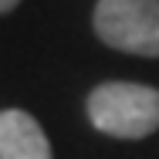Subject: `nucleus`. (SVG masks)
Here are the masks:
<instances>
[{"label": "nucleus", "mask_w": 159, "mask_h": 159, "mask_svg": "<svg viewBox=\"0 0 159 159\" xmlns=\"http://www.w3.org/2000/svg\"><path fill=\"white\" fill-rule=\"evenodd\" d=\"M88 119L115 139H146L159 129V88L135 81H105L88 95Z\"/></svg>", "instance_id": "1"}, {"label": "nucleus", "mask_w": 159, "mask_h": 159, "mask_svg": "<svg viewBox=\"0 0 159 159\" xmlns=\"http://www.w3.org/2000/svg\"><path fill=\"white\" fill-rule=\"evenodd\" d=\"M95 34L115 51L159 58V0H98Z\"/></svg>", "instance_id": "2"}, {"label": "nucleus", "mask_w": 159, "mask_h": 159, "mask_svg": "<svg viewBox=\"0 0 159 159\" xmlns=\"http://www.w3.org/2000/svg\"><path fill=\"white\" fill-rule=\"evenodd\" d=\"M20 0H0V14H7V10H14Z\"/></svg>", "instance_id": "4"}, {"label": "nucleus", "mask_w": 159, "mask_h": 159, "mask_svg": "<svg viewBox=\"0 0 159 159\" xmlns=\"http://www.w3.org/2000/svg\"><path fill=\"white\" fill-rule=\"evenodd\" d=\"M0 159H51V142L34 115L20 108L0 112Z\"/></svg>", "instance_id": "3"}]
</instances>
